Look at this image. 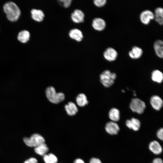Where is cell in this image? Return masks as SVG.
I'll use <instances>...</instances> for the list:
<instances>
[{
	"instance_id": "12",
	"label": "cell",
	"mask_w": 163,
	"mask_h": 163,
	"mask_svg": "<svg viewBox=\"0 0 163 163\" xmlns=\"http://www.w3.org/2000/svg\"><path fill=\"white\" fill-rule=\"evenodd\" d=\"M125 123L128 128L135 131H138L141 126V123L139 120L134 117L127 120L126 121Z\"/></svg>"
},
{
	"instance_id": "4",
	"label": "cell",
	"mask_w": 163,
	"mask_h": 163,
	"mask_svg": "<svg viewBox=\"0 0 163 163\" xmlns=\"http://www.w3.org/2000/svg\"><path fill=\"white\" fill-rule=\"evenodd\" d=\"M129 107L133 112L139 114H142L146 107L145 102L138 98L132 99Z\"/></svg>"
},
{
	"instance_id": "10",
	"label": "cell",
	"mask_w": 163,
	"mask_h": 163,
	"mask_svg": "<svg viewBox=\"0 0 163 163\" xmlns=\"http://www.w3.org/2000/svg\"><path fill=\"white\" fill-rule=\"evenodd\" d=\"M105 129L108 133L113 135L117 134L120 131V128L118 124L116 122L110 121L106 124Z\"/></svg>"
},
{
	"instance_id": "1",
	"label": "cell",
	"mask_w": 163,
	"mask_h": 163,
	"mask_svg": "<svg viewBox=\"0 0 163 163\" xmlns=\"http://www.w3.org/2000/svg\"><path fill=\"white\" fill-rule=\"evenodd\" d=\"M3 9L9 21L15 22L18 20L21 14V11L15 3L11 2H6L4 5Z\"/></svg>"
},
{
	"instance_id": "6",
	"label": "cell",
	"mask_w": 163,
	"mask_h": 163,
	"mask_svg": "<svg viewBox=\"0 0 163 163\" xmlns=\"http://www.w3.org/2000/svg\"><path fill=\"white\" fill-rule=\"evenodd\" d=\"M85 15L84 12L81 10L75 9L71 15L72 21L75 23H80L84 22Z\"/></svg>"
},
{
	"instance_id": "14",
	"label": "cell",
	"mask_w": 163,
	"mask_h": 163,
	"mask_svg": "<svg viewBox=\"0 0 163 163\" xmlns=\"http://www.w3.org/2000/svg\"><path fill=\"white\" fill-rule=\"evenodd\" d=\"M31 14L32 19L37 22L42 21L45 17L43 11L41 10L33 9L31 11Z\"/></svg>"
},
{
	"instance_id": "25",
	"label": "cell",
	"mask_w": 163,
	"mask_h": 163,
	"mask_svg": "<svg viewBox=\"0 0 163 163\" xmlns=\"http://www.w3.org/2000/svg\"><path fill=\"white\" fill-rule=\"evenodd\" d=\"M43 159L45 163H57L58 162L56 157L51 153L43 156Z\"/></svg>"
},
{
	"instance_id": "32",
	"label": "cell",
	"mask_w": 163,
	"mask_h": 163,
	"mask_svg": "<svg viewBox=\"0 0 163 163\" xmlns=\"http://www.w3.org/2000/svg\"><path fill=\"white\" fill-rule=\"evenodd\" d=\"M73 163H85V162L82 159L80 158H77L74 161Z\"/></svg>"
},
{
	"instance_id": "22",
	"label": "cell",
	"mask_w": 163,
	"mask_h": 163,
	"mask_svg": "<svg viewBox=\"0 0 163 163\" xmlns=\"http://www.w3.org/2000/svg\"><path fill=\"white\" fill-rule=\"evenodd\" d=\"M49 149L48 147L45 143L38 145L34 147V149L35 152L41 156H44L46 154Z\"/></svg>"
},
{
	"instance_id": "23",
	"label": "cell",
	"mask_w": 163,
	"mask_h": 163,
	"mask_svg": "<svg viewBox=\"0 0 163 163\" xmlns=\"http://www.w3.org/2000/svg\"><path fill=\"white\" fill-rule=\"evenodd\" d=\"M30 34L29 32L27 30L20 31L17 37L18 40L22 43H26L29 40Z\"/></svg>"
},
{
	"instance_id": "11",
	"label": "cell",
	"mask_w": 163,
	"mask_h": 163,
	"mask_svg": "<svg viewBox=\"0 0 163 163\" xmlns=\"http://www.w3.org/2000/svg\"><path fill=\"white\" fill-rule=\"evenodd\" d=\"M92 26L95 30L101 31L104 30L106 26L105 21L100 18H96L92 21Z\"/></svg>"
},
{
	"instance_id": "28",
	"label": "cell",
	"mask_w": 163,
	"mask_h": 163,
	"mask_svg": "<svg viewBox=\"0 0 163 163\" xmlns=\"http://www.w3.org/2000/svg\"><path fill=\"white\" fill-rule=\"evenodd\" d=\"M157 136L160 139L162 140L163 139V129L162 128H160L157 133Z\"/></svg>"
},
{
	"instance_id": "8",
	"label": "cell",
	"mask_w": 163,
	"mask_h": 163,
	"mask_svg": "<svg viewBox=\"0 0 163 163\" xmlns=\"http://www.w3.org/2000/svg\"><path fill=\"white\" fill-rule=\"evenodd\" d=\"M154 14L149 10H145L141 13L140 19L141 22L145 24H149L150 21L154 19Z\"/></svg>"
},
{
	"instance_id": "17",
	"label": "cell",
	"mask_w": 163,
	"mask_h": 163,
	"mask_svg": "<svg viewBox=\"0 0 163 163\" xmlns=\"http://www.w3.org/2000/svg\"><path fill=\"white\" fill-rule=\"evenodd\" d=\"M65 109L67 113L70 116H73L77 113L78 108L75 104L72 102H69L65 106Z\"/></svg>"
},
{
	"instance_id": "7",
	"label": "cell",
	"mask_w": 163,
	"mask_h": 163,
	"mask_svg": "<svg viewBox=\"0 0 163 163\" xmlns=\"http://www.w3.org/2000/svg\"><path fill=\"white\" fill-rule=\"evenodd\" d=\"M150 102L152 107L157 111L159 110L163 106V100L157 95L152 96L150 98Z\"/></svg>"
},
{
	"instance_id": "2",
	"label": "cell",
	"mask_w": 163,
	"mask_h": 163,
	"mask_svg": "<svg viewBox=\"0 0 163 163\" xmlns=\"http://www.w3.org/2000/svg\"><path fill=\"white\" fill-rule=\"evenodd\" d=\"M46 97L51 102L57 104L63 101L65 98L64 93L62 92L56 93L54 88L52 86L47 87L46 90Z\"/></svg>"
},
{
	"instance_id": "5",
	"label": "cell",
	"mask_w": 163,
	"mask_h": 163,
	"mask_svg": "<svg viewBox=\"0 0 163 163\" xmlns=\"http://www.w3.org/2000/svg\"><path fill=\"white\" fill-rule=\"evenodd\" d=\"M23 140L26 145L30 147H35L45 142L43 137L37 133L33 134L29 138L24 137Z\"/></svg>"
},
{
	"instance_id": "21",
	"label": "cell",
	"mask_w": 163,
	"mask_h": 163,
	"mask_svg": "<svg viewBox=\"0 0 163 163\" xmlns=\"http://www.w3.org/2000/svg\"><path fill=\"white\" fill-rule=\"evenodd\" d=\"M154 19L160 25L163 23V9L161 7L157 8L155 10Z\"/></svg>"
},
{
	"instance_id": "9",
	"label": "cell",
	"mask_w": 163,
	"mask_h": 163,
	"mask_svg": "<svg viewBox=\"0 0 163 163\" xmlns=\"http://www.w3.org/2000/svg\"><path fill=\"white\" fill-rule=\"evenodd\" d=\"M104 58L107 60L111 62L116 59L118 56V53L114 48L109 47L107 48L103 53Z\"/></svg>"
},
{
	"instance_id": "29",
	"label": "cell",
	"mask_w": 163,
	"mask_h": 163,
	"mask_svg": "<svg viewBox=\"0 0 163 163\" xmlns=\"http://www.w3.org/2000/svg\"><path fill=\"white\" fill-rule=\"evenodd\" d=\"M37 159L34 157H31L26 160L24 163H37Z\"/></svg>"
},
{
	"instance_id": "16",
	"label": "cell",
	"mask_w": 163,
	"mask_h": 163,
	"mask_svg": "<svg viewBox=\"0 0 163 163\" xmlns=\"http://www.w3.org/2000/svg\"><path fill=\"white\" fill-rule=\"evenodd\" d=\"M149 148L153 153L156 155L160 154L162 152V149L160 143L156 141H153L149 144Z\"/></svg>"
},
{
	"instance_id": "26",
	"label": "cell",
	"mask_w": 163,
	"mask_h": 163,
	"mask_svg": "<svg viewBox=\"0 0 163 163\" xmlns=\"http://www.w3.org/2000/svg\"><path fill=\"white\" fill-rule=\"evenodd\" d=\"M107 2L106 0H94L93 3L94 5L98 7H101L105 5Z\"/></svg>"
},
{
	"instance_id": "13",
	"label": "cell",
	"mask_w": 163,
	"mask_h": 163,
	"mask_svg": "<svg viewBox=\"0 0 163 163\" xmlns=\"http://www.w3.org/2000/svg\"><path fill=\"white\" fill-rule=\"evenodd\" d=\"M69 35L71 38L78 42L81 41L84 37L82 31L77 28H73L70 30Z\"/></svg>"
},
{
	"instance_id": "18",
	"label": "cell",
	"mask_w": 163,
	"mask_h": 163,
	"mask_svg": "<svg viewBox=\"0 0 163 163\" xmlns=\"http://www.w3.org/2000/svg\"><path fill=\"white\" fill-rule=\"evenodd\" d=\"M154 48L157 55L160 58L163 56V42L160 40H156L154 43Z\"/></svg>"
},
{
	"instance_id": "15",
	"label": "cell",
	"mask_w": 163,
	"mask_h": 163,
	"mask_svg": "<svg viewBox=\"0 0 163 163\" xmlns=\"http://www.w3.org/2000/svg\"><path fill=\"white\" fill-rule=\"evenodd\" d=\"M143 53V50L140 47L137 46H133L128 53L130 57L134 59L140 58Z\"/></svg>"
},
{
	"instance_id": "19",
	"label": "cell",
	"mask_w": 163,
	"mask_h": 163,
	"mask_svg": "<svg viewBox=\"0 0 163 163\" xmlns=\"http://www.w3.org/2000/svg\"><path fill=\"white\" fill-rule=\"evenodd\" d=\"M108 117L111 121L115 122L119 121L120 118V110L115 107L111 108L109 111Z\"/></svg>"
},
{
	"instance_id": "27",
	"label": "cell",
	"mask_w": 163,
	"mask_h": 163,
	"mask_svg": "<svg viewBox=\"0 0 163 163\" xmlns=\"http://www.w3.org/2000/svg\"><path fill=\"white\" fill-rule=\"evenodd\" d=\"M59 1L62 2L63 6L66 8H69L72 3V0H61Z\"/></svg>"
},
{
	"instance_id": "3",
	"label": "cell",
	"mask_w": 163,
	"mask_h": 163,
	"mask_svg": "<svg viewBox=\"0 0 163 163\" xmlns=\"http://www.w3.org/2000/svg\"><path fill=\"white\" fill-rule=\"evenodd\" d=\"M117 77V74L115 73L106 70L100 74V79L102 85L104 87L108 88L114 84Z\"/></svg>"
},
{
	"instance_id": "31",
	"label": "cell",
	"mask_w": 163,
	"mask_h": 163,
	"mask_svg": "<svg viewBox=\"0 0 163 163\" xmlns=\"http://www.w3.org/2000/svg\"><path fill=\"white\" fill-rule=\"evenodd\" d=\"M152 163H163V161L160 158H156L153 159Z\"/></svg>"
},
{
	"instance_id": "20",
	"label": "cell",
	"mask_w": 163,
	"mask_h": 163,
	"mask_svg": "<svg viewBox=\"0 0 163 163\" xmlns=\"http://www.w3.org/2000/svg\"><path fill=\"white\" fill-rule=\"evenodd\" d=\"M151 79L154 82L161 83L163 80V74L160 70L157 69L154 70L151 73Z\"/></svg>"
},
{
	"instance_id": "30",
	"label": "cell",
	"mask_w": 163,
	"mask_h": 163,
	"mask_svg": "<svg viewBox=\"0 0 163 163\" xmlns=\"http://www.w3.org/2000/svg\"><path fill=\"white\" fill-rule=\"evenodd\" d=\"M89 163H102L101 161L99 159L95 158H91L89 161Z\"/></svg>"
},
{
	"instance_id": "24",
	"label": "cell",
	"mask_w": 163,
	"mask_h": 163,
	"mask_svg": "<svg viewBox=\"0 0 163 163\" xmlns=\"http://www.w3.org/2000/svg\"><path fill=\"white\" fill-rule=\"evenodd\" d=\"M76 101L77 104L80 107H84L88 103L85 95L83 93H80L77 96Z\"/></svg>"
}]
</instances>
